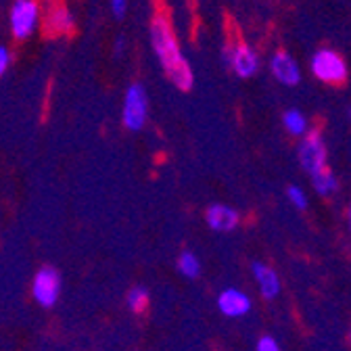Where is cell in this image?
<instances>
[{
	"label": "cell",
	"mask_w": 351,
	"mask_h": 351,
	"mask_svg": "<svg viewBox=\"0 0 351 351\" xmlns=\"http://www.w3.org/2000/svg\"><path fill=\"white\" fill-rule=\"evenodd\" d=\"M347 119H349V121H351V105H349V107H347Z\"/></svg>",
	"instance_id": "obj_23"
},
{
	"label": "cell",
	"mask_w": 351,
	"mask_h": 351,
	"mask_svg": "<svg viewBox=\"0 0 351 351\" xmlns=\"http://www.w3.org/2000/svg\"><path fill=\"white\" fill-rule=\"evenodd\" d=\"M312 75L326 86H341L349 77V67L345 57L335 49H318L310 59Z\"/></svg>",
	"instance_id": "obj_5"
},
{
	"label": "cell",
	"mask_w": 351,
	"mask_h": 351,
	"mask_svg": "<svg viewBox=\"0 0 351 351\" xmlns=\"http://www.w3.org/2000/svg\"><path fill=\"white\" fill-rule=\"evenodd\" d=\"M222 61L239 80H251L261 69L259 51L243 40H234L226 44L222 51Z\"/></svg>",
	"instance_id": "obj_4"
},
{
	"label": "cell",
	"mask_w": 351,
	"mask_h": 351,
	"mask_svg": "<svg viewBox=\"0 0 351 351\" xmlns=\"http://www.w3.org/2000/svg\"><path fill=\"white\" fill-rule=\"evenodd\" d=\"M61 274L53 266H42L34 278H32V297L34 301L44 307V310H51L57 305L61 297Z\"/></svg>",
	"instance_id": "obj_7"
},
{
	"label": "cell",
	"mask_w": 351,
	"mask_h": 351,
	"mask_svg": "<svg viewBox=\"0 0 351 351\" xmlns=\"http://www.w3.org/2000/svg\"><path fill=\"white\" fill-rule=\"evenodd\" d=\"M176 268H178L180 276H184L189 280H197L201 276V272H203L199 255L195 251H191V249L180 251L178 259H176Z\"/></svg>",
	"instance_id": "obj_15"
},
{
	"label": "cell",
	"mask_w": 351,
	"mask_h": 351,
	"mask_svg": "<svg viewBox=\"0 0 351 351\" xmlns=\"http://www.w3.org/2000/svg\"><path fill=\"white\" fill-rule=\"evenodd\" d=\"M268 69L272 77L287 88H295L301 84V67L289 51H274L270 55Z\"/></svg>",
	"instance_id": "obj_9"
},
{
	"label": "cell",
	"mask_w": 351,
	"mask_h": 351,
	"mask_svg": "<svg viewBox=\"0 0 351 351\" xmlns=\"http://www.w3.org/2000/svg\"><path fill=\"white\" fill-rule=\"evenodd\" d=\"M42 25L51 36H67L75 29V17L67 7L57 5L42 19Z\"/></svg>",
	"instance_id": "obj_12"
},
{
	"label": "cell",
	"mask_w": 351,
	"mask_h": 351,
	"mask_svg": "<svg viewBox=\"0 0 351 351\" xmlns=\"http://www.w3.org/2000/svg\"><path fill=\"white\" fill-rule=\"evenodd\" d=\"M297 161L307 176L328 167V145L320 130H310L297 143Z\"/></svg>",
	"instance_id": "obj_6"
},
{
	"label": "cell",
	"mask_w": 351,
	"mask_h": 351,
	"mask_svg": "<svg viewBox=\"0 0 351 351\" xmlns=\"http://www.w3.org/2000/svg\"><path fill=\"white\" fill-rule=\"evenodd\" d=\"M255 351H285V349L280 347V343L272 335H263V337H259Z\"/></svg>",
	"instance_id": "obj_18"
},
{
	"label": "cell",
	"mask_w": 351,
	"mask_h": 351,
	"mask_svg": "<svg viewBox=\"0 0 351 351\" xmlns=\"http://www.w3.org/2000/svg\"><path fill=\"white\" fill-rule=\"evenodd\" d=\"M149 44L151 51L169 80V84L180 93H189L195 86V71L191 67L189 57L182 51V44L178 40L169 17L163 11H155L149 21Z\"/></svg>",
	"instance_id": "obj_1"
},
{
	"label": "cell",
	"mask_w": 351,
	"mask_h": 351,
	"mask_svg": "<svg viewBox=\"0 0 351 351\" xmlns=\"http://www.w3.org/2000/svg\"><path fill=\"white\" fill-rule=\"evenodd\" d=\"M40 0H13L9 9V32L17 42L29 40L42 25Z\"/></svg>",
	"instance_id": "obj_2"
},
{
	"label": "cell",
	"mask_w": 351,
	"mask_h": 351,
	"mask_svg": "<svg viewBox=\"0 0 351 351\" xmlns=\"http://www.w3.org/2000/svg\"><path fill=\"white\" fill-rule=\"evenodd\" d=\"M310 182H312V189L318 197L322 199H330L339 193L341 189V182H339V176L335 173V169L328 165L324 169H320L318 173L310 176Z\"/></svg>",
	"instance_id": "obj_13"
},
{
	"label": "cell",
	"mask_w": 351,
	"mask_h": 351,
	"mask_svg": "<svg viewBox=\"0 0 351 351\" xmlns=\"http://www.w3.org/2000/svg\"><path fill=\"white\" fill-rule=\"evenodd\" d=\"M125 305H128V310L132 314H145L149 310V305H151V293L147 287L143 285H136V287H132L125 295Z\"/></svg>",
	"instance_id": "obj_16"
},
{
	"label": "cell",
	"mask_w": 351,
	"mask_h": 351,
	"mask_svg": "<svg viewBox=\"0 0 351 351\" xmlns=\"http://www.w3.org/2000/svg\"><path fill=\"white\" fill-rule=\"evenodd\" d=\"M280 121H282V128H285V132L289 136H293V138H303L307 132L312 130V125H310V119H307V115L301 111V109H287V111H282V115H280Z\"/></svg>",
	"instance_id": "obj_14"
},
{
	"label": "cell",
	"mask_w": 351,
	"mask_h": 351,
	"mask_svg": "<svg viewBox=\"0 0 351 351\" xmlns=\"http://www.w3.org/2000/svg\"><path fill=\"white\" fill-rule=\"evenodd\" d=\"M128 9H130V0H109V11L117 21L125 19Z\"/></svg>",
	"instance_id": "obj_19"
},
{
	"label": "cell",
	"mask_w": 351,
	"mask_h": 351,
	"mask_svg": "<svg viewBox=\"0 0 351 351\" xmlns=\"http://www.w3.org/2000/svg\"><path fill=\"white\" fill-rule=\"evenodd\" d=\"M345 226H347V234L351 239V197H349L347 207H345Z\"/></svg>",
	"instance_id": "obj_22"
},
{
	"label": "cell",
	"mask_w": 351,
	"mask_h": 351,
	"mask_svg": "<svg viewBox=\"0 0 351 351\" xmlns=\"http://www.w3.org/2000/svg\"><path fill=\"white\" fill-rule=\"evenodd\" d=\"M251 276H253L255 289L261 295V299L274 301L282 293V280H280L278 272L270 266V263L253 261L251 263Z\"/></svg>",
	"instance_id": "obj_10"
},
{
	"label": "cell",
	"mask_w": 351,
	"mask_h": 351,
	"mask_svg": "<svg viewBox=\"0 0 351 351\" xmlns=\"http://www.w3.org/2000/svg\"><path fill=\"white\" fill-rule=\"evenodd\" d=\"M149 121V93L145 84L132 82L121 101V123L128 132H141Z\"/></svg>",
	"instance_id": "obj_3"
},
{
	"label": "cell",
	"mask_w": 351,
	"mask_h": 351,
	"mask_svg": "<svg viewBox=\"0 0 351 351\" xmlns=\"http://www.w3.org/2000/svg\"><path fill=\"white\" fill-rule=\"evenodd\" d=\"M215 303H217V310H219V314L226 316V318H234V320H239V318H245V316L251 312V307H253V301H251V297H249L245 291H241V289H234V287H230V289H224L222 293L217 295Z\"/></svg>",
	"instance_id": "obj_11"
},
{
	"label": "cell",
	"mask_w": 351,
	"mask_h": 351,
	"mask_svg": "<svg viewBox=\"0 0 351 351\" xmlns=\"http://www.w3.org/2000/svg\"><path fill=\"white\" fill-rule=\"evenodd\" d=\"M347 343H349V345H351V328H349V330H347Z\"/></svg>",
	"instance_id": "obj_24"
},
{
	"label": "cell",
	"mask_w": 351,
	"mask_h": 351,
	"mask_svg": "<svg viewBox=\"0 0 351 351\" xmlns=\"http://www.w3.org/2000/svg\"><path fill=\"white\" fill-rule=\"evenodd\" d=\"M125 51H128V38L119 34L113 42V53H115V57H123Z\"/></svg>",
	"instance_id": "obj_21"
},
{
	"label": "cell",
	"mask_w": 351,
	"mask_h": 351,
	"mask_svg": "<svg viewBox=\"0 0 351 351\" xmlns=\"http://www.w3.org/2000/svg\"><path fill=\"white\" fill-rule=\"evenodd\" d=\"M13 65V53L9 47H5V44H0V77H5L9 73Z\"/></svg>",
	"instance_id": "obj_20"
},
{
	"label": "cell",
	"mask_w": 351,
	"mask_h": 351,
	"mask_svg": "<svg viewBox=\"0 0 351 351\" xmlns=\"http://www.w3.org/2000/svg\"><path fill=\"white\" fill-rule=\"evenodd\" d=\"M287 201L297 209V211H305L307 207H310V195H307V191L299 184H291L287 186Z\"/></svg>",
	"instance_id": "obj_17"
},
{
	"label": "cell",
	"mask_w": 351,
	"mask_h": 351,
	"mask_svg": "<svg viewBox=\"0 0 351 351\" xmlns=\"http://www.w3.org/2000/svg\"><path fill=\"white\" fill-rule=\"evenodd\" d=\"M243 222V215L237 207L228 203H211L205 209V224L217 234H230Z\"/></svg>",
	"instance_id": "obj_8"
}]
</instances>
